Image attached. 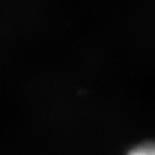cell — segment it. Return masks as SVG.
<instances>
[{"instance_id": "cell-1", "label": "cell", "mask_w": 155, "mask_h": 155, "mask_svg": "<svg viewBox=\"0 0 155 155\" xmlns=\"http://www.w3.org/2000/svg\"><path fill=\"white\" fill-rule=\"evenodd\" d=\"M128 155H155V142H147L136 146L128 153Z\"/></svg>"}]
</instances>
